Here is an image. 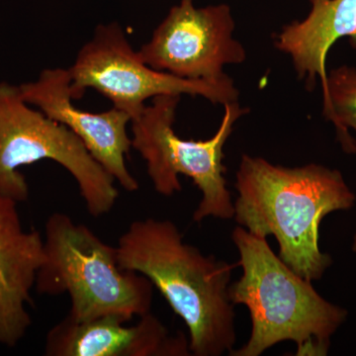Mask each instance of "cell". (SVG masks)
I'll return each instance as SVG.
<instances>
[{"label":"cell","instance_id":"6da1fadb","mask_svg":"<svg viewBox=\"0 0 356 356\" xmlns=\"http://www.w3.org/2000/svg\"><path fill=\"white\" fill-rule=\"evenodd\" d=\"M236 222L250 233L273 236L280 257L308 281L318 280L332 264L320 248L321 222L353 208L356 196L339 170L311 163L275 165L243 154L236 177Z\"/></svg>","mask_w":356,"mask_h":356},{"label":"cell","instance_id":"7a4b0ae2","mask_svg":"<svg viewBox=\"0 0 356 356\" xmlns=\"http://www.w3.org/2000/svg\"><path fill=\"white\" fill-rule=\"evenodd\" d=\"M116 248L121 268L147 277L182 318L192 355L221 356L234 350L233 266L185 243L168 220L133 222Z\"/></svg>","mask_w":356,"mask_h":356},{"label":"cell","instance_id":"3957f363","mask_svg":"<svg viewBox=\"0 0 356 356\" xmlns=\"http://www.w3.org/2000/svg\"><path fill=\"white\" fill-rule=\"evenodd\" d=\"M243 275L229 285L234 305L250 312L252 332L233 356H259L282 341H293L297 356H324L348 312L321 296L311 281L295 273L269 247L266 236L241 226L232 233Z\"/></svg>","mask_w":356,"mask_h":356},{"label":"cell","instance_id":"277c9868","mask_svg":"<svg viewBox=\"0 0 356 356\" xmlns=\"http://www.w3.org/2000/svg\"><path fill=\"white\" fill-rule=\"evenodd\" d=\"M44 262L37 274L40 294L70 297L67 317L77 322L116 316L126 322L149 313L151 281L119 266L116 247L83 224L54 213L44 226Z\"/></svg>","mask_w":356,"mask_h":356},{"label":"cell","instance_id":"5b68a950","mask_svg":"<svg viewBox=\"0 0 356 356\" xmlns=\"http://www.w3.org/2000/svg\"><path fill=\"white\" fill-rule=\"evenodd\" d=\"M50 159L76 180L89 214H107L118 198L115 180L70 129L25 102L19 86L0 83V196L24 202L22 166Z\"/></svg>","mask_w":356,"mask_h":356},{"label":"cell","instance_id":"8992f818","mask_svg":"<svg viewBox=\"0 0 356 356\" xmlns=\"http://www.w3.org/2000/svg\"><path fill=\"white\" fill-rule=\"evenodd\" d=\"M179 95H161L132 124V147L145 159L156 191L172 196L181 191L178 175L191 178L202 193L193 214L195 222L206 218L233 219L235 207L227 188L224 147L236 121L247 113L238 103L225 104V114L216 134L208 140H185L175 133Z\"/></svg>","mask_w":356,"mask_h":356},{"label":"cell","instance_id":"52a82bcc","mask_svg":"<svg viewBox=\"0 0 356 356\" xmlns=\"http://www.w3.org/2000/svg\"><path fill=\"white\" fill-rule=\"evenodd\" d=\"M69 72L74 100L83 97L88 89H95L132 121L146 108L147 100L156 96L200 95L222 105L238 102V98L231 77L218 81H192L149 67L134 50L117 22L96 27L92 38L81 47Z\"/></svg>","mask_w":356,"mask_h":356},{"label":"cell","instance_id":"ba28073f","mask_svg":"<svg viewBox=\"0 0 356 356\" xmlns=\"http://www.w3.org/2000/svg\"><path fill=\"white\" fill-rule=\"evenodd\" d=\"M235 22L226 4L195 7L180 0L138 53L149 67L192 81L226 79L225 65L240 64L245 50L233 38Z\"/></svg>","mask_w":356,"mask_h":356},{"label":"cell","instance_id":"9c48e42d","mask_svg":"<svg viewBox=\"0 0 356 356\" xmlns=\"http://www.w3.org/2000/svg\"><path fill=\"white\" fill-rule=\"evenodd\" d=\"M19 89L26 102L70 129L122 188L138 191L139 184L126 165L132 147L127 131L132 119L127 113L115 107L100 113L77 108L72 102L69 69L42 70L34 81L21 83Z\"/></svg>","mask_w":356,"mask_h":356},{"label":"cell","instance_id":"30bf717a","mask_svg":"<svg viewBox=\"0 0 356 356\" xmlns=\"http://www.w3.org/2000/svg\"><path fill=\"white\" fill-rule=\"evenodd\" d=\"M139 322L126 325L116 316L77 321L65 317L46 337L48 356H188L189 341L184 334L173 337L151 313Z\"/></svg>","mask_w":356,"mask_h":356},{"label":"cell","instance_id":"8fae6325","mask_svg":"<svg viewBox=\"0 0 356 356\" xmlns=\"http://www.w3.org/2000/svg\"><path fill=\"white\" fill-rule=\"evenodd\" d=\"M17 203L0 196V344L13 348L31 325L27 306L44 262V238L25 231Z\"/></svg>","mask_w":356,"mask_h":356},{"label":"cell","instance_id":"7c38bea8","mask_svg":"<svg viewBox=\"0 0 356 356\" xmlns=\"http://www.w3.org/2000/svg\"><path fill=\"white\" fill-rule=\"evenodd\" d=\"M311 13L303 21L284 26L275 40L278 50L291 57L299 79L312 90L317 77L322 84L324 114H330L327 54L343 37L356 50V0H310Z\"/></svg>","mask_w":356,"mask_h":356},{"label":"cell","instance_id":"4fadbf2b","mask_svg":"<svg viewBox=\"0 0 356 356\" xmlns=\"http://www.w3.org/2000/svg\"><path fill=\"white\" fill-rule=\"evenodd\" d=\"M330 114L343 151L356 154V70L343 67L327 74Z\"/></svg>","mask_w":356,"mask_h":356},{"label":"cell","instance_id":"5bb4252c","mask_svg":"<svg viewBox=\"0 0 356 356\" xmlns=\"http://www.w3.org/2000/svg\"><path fill=\"white\" fill-rule=\"evenodd\" d=\"M351 250H353V252L356 254V234L355 236H353V247H351Z\"/></svg>","mask_w":356,"mask_h":356}]
</instances>
